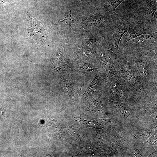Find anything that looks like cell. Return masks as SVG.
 Listing matches in <instances>:
<instances>
[{
  "label": "cell",
  "mask_w": 157,
  "mask_h": 157,
  "mask_svg": "<svg viewBox=\"0 0 157 157\" xmlns=\"http://www.w3.org/2000/svg\"><path fill=\"white\" fill-rule=\"evenodd\" d=\"M130 56L136 76L147 89L157 92V42L151 46L143 48L120 49Z\"/></svg>",
  "instance_id": "cell-1"
},
{
  "label": "cell",
  "mask_w": 157,
  "mask_h": 157,
  "mask_svg": "<svg viewBox=\"0 0 157 157\" xmlns=\"http://www.w3.org/2000/svg\"><path fill=\"white\" fill-rule=\"evenodd\" d=\"M113 16V17H109L104 41L101 47L118 53H119L120 42L124 35L127 32L129 24L124 16Z\"/></svg>",
  "instance_id": "cell-2"
},
{
  "label": "cell",
  "mask_w": 157,
  "mask_h": 157,
  "mask_svg": "<svg viewBox=\"0 0 157 157\" xmlns=\"http://www.w3.org/2000/svg\"><path fill=\"white\" fill-rule=\"evenodd\" d=\"M102 90L108 99L120 101L131 106L129 82L117 75L107 77Z\"/></svg>",
  "instance_id": "cell-3"
},
{
  "label": "cell",
  "mask_w": 157,
  "mask_h": 157,
  "mask_svg": "<svg viewBox=\"0 0 157 157\" xmlns=\"http://www.w3.org/2000/svg\"><path fill=\"white\" fill-rule=\"evenodd\" d=\"M124 16L128 21L129 27L121 39L119 47L140 35L157 31V29L148 25L142 17L134 12Z\"/></svg>",
  "instance_id": "cell-4"
},
{
  "label": "cell",
  "mask_w": 157,
  "mask_h": 157,
  "mask_svg": "<svg viewBox=\"0 0 157 157\" xmlns=\"http://www.w3.org/2000/svg\"><path fill=\"white\" fill-rule=\"evenodd\" d=\"M58 73L57 86L62 92L67 95L70 98L78 95L82 88H86L88 85L73 72L62 71Z\"/></svg>",
  "instance_id": "cell-5"
},
{
  "label": "cell",
  "mask_w": 157,
  "mask_h": 157,
  "mask_svg": "<svg viewBox=\"0 0 157 157\" xmlns=\"http://www.w3.org/2000/svg\"><path fill=\"white\" fill-rule=\"evenodd\" d=\"M66 60V63L73 69V73L88 84L92 80L100 66L99 63L68 59Z\"/></svg>",
  "instance_id": "cell-6"
},
{
  "label": "cell",
  "mask_w": 157,
  "mask_h": 157,
  "mask_svg": "<svg viewBox=\"0 0 157 157\" xmlns=\"http://www.w3.org/2000/svg\"><path fill=\"white\" fill-rule=\"evenodd\" d=\"M117 57V53L99 46L96 58L100 66L106 71L107 77L116 74Z\"/></svg>",
  "instance_id": "cell-7"
},
{
  "label": "cell",
  "mask_w": 157,
  "mask_h": 157,
  "mask_svg": "<svg viewBox=\"0 0 157 157\" xmlns=\"http://www.w3.org/2000/svg\"><path fill=\"white\" fill-rule=\"evenodd\" d=\"M140 5L135 11L142 17L146 22L157 29V0H140Z\"/></svg>",
  "instance_id": "cell-8"
},
{
  "label": "cell",
  "mask_w": 157,
  "mask_h": 157,
  "mask_svg": "<svg viewBox=\"0 0 157 157\" xmlns=\"http://www.w3.org/2000/svg\"><path fill=\"white\" fill-rule=\"evenodd\" d=\"M107 78L106 71L100 65L95 75L82 95L83 97L88 100L91 98L93 99L101 91Z\"/></svg>",
  "instance_id": "cell-9"
},
{
  "label": "cell",
  "mask_w": 157,
  "mask_h": 157,
  "mask_svg": "<svg viewBox=\"0 0 157 157\" xmlns=\"http://www.w3.org/2000/svg\"><path fill=\"white\" fill-rule=\"evenodd\" d=\"M29 32L31 39L38 44L42 45L49 38L46 26L38 21L33 15L30 17Z\"/></svg>",
  "instance_id": "cell-10"
},
{
  "label": "cell",
  "mask_w": 157,
  "mask_h": 157,
  "mask_svg": "<svg viewBox=\"0 0 157 157\" xmlns=\"http://www.w3.org/2000/svg\"><path fill=\"white\" fill-rule=\"evenodd\" d=\"M117 56L116 75L128 81L135 76L131 59L124 52H119Z\"/></svg>",
  "instance_id": "cell-11"
},
{
  "label": "cell",
  "mask_w": 157,
  "mask_h": 157,
  "mask_svg": "<svg viewBox=\"0 0 157 157\" xmlns=\"http://www.w3.org/2000/svg\"><path fill=\"white\" fill-rule=\"evenodd\" d=\"M157 32L138 36L129 40L121 46L120 49H131L150 46L157 42Z\"/></svg>",
  "instance_id": "cell-12"
},
{
  "label": "cell",
  "mask_w": 157,
  "mask_h": 157,
  "mask_svg": "<svg viewBox=\"0 0 157 157\" xmlns=\"http://www.w3.org/2000/svg\"><path fill=\"white\" fill-rule=\"evenodd\" d=\"M107 104L111 110L116 113H117L122 118L126 120H131V117L133 115L132 111L133 110V106L124 103L114 101L106 98Z\"/></svg>",
  "instance_id": "cell-13"
},
{
  "label": "cell",
  "mask_w": 157,
  "mask_h": 157,
  "mask_svg": "<svg viewBox=\"0 0 157 157\" xmlns=\"http://www.w3.org/2000/svg\"><path fill=\"white\" fill-rule=\"evenodd\" d=\"M64 47L62 45L54 56L53 67L55 73L62 71L73 72V69L65 62V58L63 55Z\"/></svg>",
  "instance_id": "cell-14"
},
{
  "label": "cell",
  "mask_w": 157,
  "mask_h": 157,
  "mask_svg": "<svg viewBox=\"0 0 157 157\" xmlns=\"http://www.w3.org/2000/svg\"><path fill=\"white\" fill-rule=\"evenodd\" d=\"M125 0H104L101 8L102 12L107 17L110 15L119 16L115 13V9L122 2Z\"/></svg>",
  "instance_id": "cell-15"
},
{
  "label": "cell",
  "mask_w": 157,
  "mask_h": 157,
  "mask_svg": "<svg viewBox=\"0 0 157 157\" xmlns=\"http://www.w3.org/2000/svg\"><path fill=\"white\" fill-rule=\"evenodd\" d=\"M76 13L70 10L69 14L65 15L64 19L60 21L58 25L60 30L69 29L73 26L74 22L76 19Z\"/></svg>",
  "instance_id": "cell-16"
},
{
  "label": "cell",
  "mask_w": 157,
  "mask_h": 157,
  "mask_svg": "<svg viewBox=\"0 0 157 157\" xmlns=\"http://www.w3.org/2000/svg\"><path fill=\"white\" fill-rule=\"evenodd\" d=\"M156 134L151 135L145 141L144 143H146L149 145L153 146L156 145L157 140Z\"/></svg>",
  "instance_id": "cell-17"
},
{
  "label": "cell",
  "mask_w": 157,
  "mask_h": 157,
  "mask_svg": "<svg viewBox=\"0 0 157 157\" xmlns=\"http://www.w3.org/2000/svg\"><path fill=\"white\" fill-rule=\"evenodd\" d=\"M4 3V2L2 0H0V6Z\"/></svg>",
  "instance_id": "cell-18"
}]
</instances>
